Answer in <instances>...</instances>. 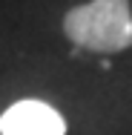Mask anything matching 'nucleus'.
I'll return each instance as SVG.
<instances>
[{
	"mask_svg": "<svg viewBox=\"0 0 132 135\" xmlns=\"http://www.w3.org/2000/svg\"><path fill=\"white\" fill-rule=\"evenodd\" d=\"M63 35L75 49L89 52H124L132 46V9L129 0H89L63 17Z\"/></svg>",
	"mask_w": 132,
	"mask_h": 135,
	"instance_id": "1",
	"label": "nucleus"
},
{
	"mask_svg": "<svg viewBox=\"0 0 132 135\" xmlns=\"http://www.w3.org/2000/svg\"><path fill=\"white\" fill-rule=\"evenodd\" d=\"M0 135H66V118L46 101L23 98L0 115Z\"/></svg>",
	"mask_w": 132,
	"mask_h": 135,
	"instance_id": "2",
	"label": "nucleus"
}]
</instances>
